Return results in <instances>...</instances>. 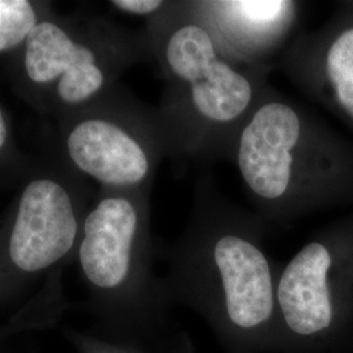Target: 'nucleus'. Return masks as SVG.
<instances>
[{
  "mask_svg": "<svg viewBox=\"0 0 353 353\" xmlns=\"http://www.w3.org/2000/svg\"><path fill=\"white\" fill-rule=\"evenodd\" d=\"M265 228L259 214L228 201L203 176L172 250L169 290L202 316L228 353L281 352V267L265 249Z\"/></svg>",
  "mask_w": 353,
  "mask_h": 353,
  "instance_id": "1",
  "label": "nucleus"
},
{
  "mask_svg": "<svg viewBox=\"0 0 353 353\" xmlns=\"http://www.w3.org/2000/svg\"><path fill=\"white\" fill-rule=\"evenodd\" d=\"M166 3V0H113L109 4L119 12L148 20L161 12Z\"/></svg>",
  "mask_w": 353,
  "mask_h": 353,
  "instance_id": "12",
  "label": "nucleus"
},
{
  "mask_svg": "<svg viewBox=\"0 0 353 353\" xmlns=\"http://www.w3.org/2000/svg\"><path fill=\"white\" fill-rule=\"evenodd\" d=\"M278 65L296 87L331 102L353 122V20L293 38Z\"/></svg>",
  "mask_w": 353,
  "mask_h": 353,
  "instance_id": "9",
  "label": "nucleus"
},
{
  "mask_svg": "<svg viewBox=\"0 0 353 353\" xmlns=\"http://www.w3.org/2000/svg\"><path fill=\"white\" fill-rule=\"evenodd\" d=\"M23 164V159L13 139L11 119L0 103V172L17 169Z\"/></svg>",
  "mask_w": 353,
  "mask_h": 353,
  "instance_id": "11",
  "label": "nucleus"
},
{
  "mask_svg": "<svg viewBox=\"0 0 353 353\" xmlns=\"http://www.w3.org/2000/svg\"><path fill=\"white\" fill-rule=\"evenodd\" d=\"M229 61L246 67H270L281 54L300 13L293 0H194Z\"/></svg>",
  "mask_w": 353,
  "mask_h": 353,
  "instance_id": "8",
  "label": "nucleus"
},
{
  "mask_svg": "<svg viewBox=\"0 0 353 353\" xmlns=\"http://www.w3.org/2000/svg\"><path fill=\"white\" fill-rule=\"evenodd\" d=\"M144 32L164 80L157 110L172 157L229 161L241 127L268 85L271 68L229 61L194 0L168 1L145 20Z\"/></svg>",
  "mask_w": 353,
  "mask_h": 353,
  "instance_id": "2",
  "label": "nucleus"
},
{
  "mask_svg": "<svg viewBox=\"0 0 353 353\" xmlns=\"http://www.w3.org/2000/svg\"><path fill=\"white\" fill-rule=\"evenodd\" d=\"M11 58L19 96L38 112L58 118L118 85L128 68L151 54L144 29L50 10Z\"/></svg>",
  "mask_w": 353,
  "mask_h": 353,
  "instance_id": "4",
  "label": "nucleus"
},
{
  "mask_svg": "<svg viewBox=\"0 0 353 353\" xmlns=\"http://www.w3.org/2000/svg\"><path fill=\"white\" fill-rule=\"evenodd\" d=\"M265 224L287 225L353 191V153L270 84L230 159Z\"/></svg>",
  "mask_w": 353,
  "mask_h": 353,
  "instance_id": "3",
  "label": "nucleus"
},
{
  "mask_svg": "<svg viewBox=\"0 0 353 353\" xmlns=\"http://www.w3.org/2000/svg\"><path fill=\"white\" fill-rule=\"evenodd\" d=\"M151 191L100 190L79 241L83 274L94 290L113 297H137L148 283Z\"/></svg>",
  "mask_w": 353,
  "mask_h": 353,
  "instance_id": "6",
  "label": "nucleus"
},
{
  "mask_svg": "<svg viewBox=\"0 0 353 353\" xmlns=\"http://www.w3.org/2000/svg\"><path fill=\"white\" fill-rule=\"evenodd\" d=\"M58 159L108 191H151L172 147L157 108L121 85L57 118Z\"/></svg>",
  "mask_w": 353,
  "mask_h": 353,
  "instance_id": "5",
  "label": "nucleus"
},
{
  "mask_svg": "<svg viewBox=\"0 0 353 353\" xmlns=\"http://www.w3.org/2000/svg\"><path fill=\"white\" fill-rule=\"evenodd\" d=\"M341 256L339 243L316 239L281 267L276 288L280 353L301 352L335 326Z\"/></svg>",
  "mask_w": 353,
  "mask_h": 353,
  "instance_id": "7",
  "label": "nucleus"
},
{
  "mask_svg": "<svg viewBox=\"0 0 353 353\" xmlns=\"http://www.w3.org/2000/svg\"><path fill=\"white\" fill-rule=\"evenodd\" d=\"M50 4L32 0H0V57H12L21 49Z\"/></svg>",
  "mask_w": 353,
  "mask_h": 353,
  "instance_id": "10",
  "label": "nucleus"
}]
</instances>
